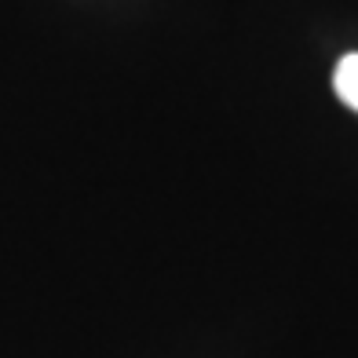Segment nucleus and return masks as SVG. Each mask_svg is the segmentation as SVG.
Instances as JSON below:
<instances>
[{"label":"nucleus","mask_w":358,"mask_h":358,"mask_svg":"<svg viewBox=\"0 0 358 358\" xmlns=\"http://www.w3.org/2000/svg\"><path fill=\"white\" fill-rule=\"evenodd\" d=\"M333 88L351 110H358V52L344 55L333 70Z\"/></svg>","instance_id":"nucleus-1"}]
</instances>
